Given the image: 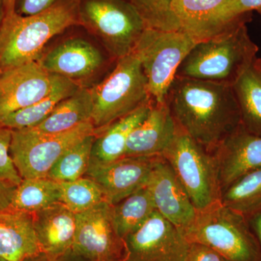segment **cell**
<instances>
[{"mask_svg": "<svg viewBox=\"0 0 261 261\" xmlns=\"http://www.w3.org/2000/svg\"><path fill=\"white\" fill-rule=\"evenodd\" d=\"M166 103L177 126L211 154L241 126L229 84L175 76Z\"/></svg>", "mask_w": 261, "mask_h": 261, "instance_id": "cell-1", "label": "cell"}, {"mask_svg": "<svg viewBox=\"0 0 261 261\" xmlns=\"http://www.w3.org/2000/svg\"><path fill=\"white\" fill-rule=\"evenodd\" d=\"M245 15L196 43L178 66L176 76L232 86L255 61L258 51L249 35Z\"/></svg>", "mask_w": 261, "mask_h": 261, "instance_id": "cell-2", "label": "cell"}, {"mask_svg": "<svg viewBox=\"0 0 261 261\" xmlns=\"http://www.w3.org/2000/svg\"><path fill=\"white\" fill-rule=\"evenodd\" d=\"M80 0H56L32 15H7L0 27V70L39 61L49 40L66 29L82 25Z\"/></svg>", "mask_w": 261, "mask_h": 261, "instance_id": "cell-3", "label": "cell"}, {"mask_svg": "<svg viewBox=\"0 0 261 261\" xmlns=\"http://www.w3.org/2000/svg\"><path fill=\"white\" fill-rule=\"evenodd\" d=\"M182 233L189 243L210 247L226 261H261L260 247L246 217L221 201L197 211L193 222Z\"/></svg>", "mask_w": 261, "mask_h": 261, "instance_id": "cell-4", "label": "cell"}, {"mask_svg": "<svg viewBox=\"0 0 261 261\" xmlns=\"http://www.w3.org/2000/svg\"><path fill=\"white\" fill-rule=\"evenodd\" d=\"M90 89L94 134L152 100L140 59L134 51L117 60L111 73Z\"/></svg>", "mask_w": 261, "mask_h": 261, "instance_id": "cell-5", "label": "cell"}, {"mask_svg": "<svg viewBox=\"0 0 261 261\" xmlns=\"http://www.w3.org/2000/svg\"><path fill=\"white\" fill-rule=\"evenodd\" d=\"M197 41L187 33L146 28L133 50L147 79L151 99L166 102L178 66Z\"/></svg>", "mask_w": 261, "mask_h": 261, "instance_id": "cell-6", "label": "cell"}, {"mask_svg": "<svg viewBox=\"0 0 261 261\" xmlns=\"http://www.w3.org/2000/svg\"><path fill=\"white\" fill-rule=\"evenodd\" d=\"M162 156L172 168L196 210H204L219 202L221 190L214 155L179 127Z\"/></svg>", "mask_w": 261, "mask_h": 261, "instance_id": "cell-7", "label": "cell"}, {"mask_svg": "<svg viewBox=\"0 0 261 261\" xmlns=\"http://www.w3.org/2000/svg\"><path fill=\"white\" fill-rule=\"evenodd\" d=\"M10 153L20 177H47L60 158L70 147L94 134L92 122L59 134H46L33 128L12 129Z\"/></svg>", "mask_w": 261, "mask_h": 261, "instance_id": "cell-8", "label": "cell"}, {"mask_svg": "<svg viewBox=\"0 0 261 261\" xmlns=\"http://www.w3.org/2000/svg\"><path fill=\"white\" fill-rule=\"evenodd\" d=\"M80 12L82 25L99 36L117 60L133 50L146 28L127 0H80Z\"/></svg>", "mask_w": 261, "mask_h": 261, "instance_id": "cell-9", "label": "cell"}, {"mask_svg": "<svg viewBox=\"0 0 261 261\" xmlns=\"http://www.w3.org/2000/svg\"><path fill=\"white\" fill-rule=\"evenodd\" d=\"M147 28L187 33L205 39L207 20L227 0H127Z\"/></svg>", "mask_w": 261, "mask_h": 261, "instance_id": "cell-10", "label": "cell"}, {"mask_svg": "<svg viewBox=\"0 0 261 261\" xmlns=\"http://www.w3.org/2000/svg\"><path fill=\"white\" fill-rule=\"evenodd\" d=\"M76 215L73 249L90 261H125L124 240L118 234L106 201Z\"/></svg>", "mask_w": 261, "mask_h": 261, "instance_id": "cell-11", "label": "cell"}, {"mask_svg": "<svg viewBox=\"0 0 261 261\" xmlns=\"http://www.w3.org/2000/svg\"><path fill=\"white\" fill-rule=\"evenodd\" d=\"M123 240L125 261H187L190 243L157 211Z\"/></svg>", "mask_w": 261, "mask_h": 261, "instance_id": "cell-12", "label": "cell"}, {"mask_svg": "<svg viewBox=\"0 0 261 261\" xmlns=\"http://www.w3.org/2000/svg\"><path fill=\"white\" fill-rule=\"evenodd\" d=\"M159 156H126L111 163L90 162L84 176L95 182L106 202L114 205L147 186Z\"/></svg>", "mask_w": 261, "mask_h": 261, "instance_id": "cell-13", "label": "cell"}, {"mask_svg": "<svg viewBox=\"0 0 261 261\" xmlns=\"http://www.w3.org/2000/svg\"><path fill=\"white\" fill-rule=\"evenodd\" d=\"M56 77L39 61L0 70V122L47 96Z\"/></svg>", "mask_w": 261, "mask_h": 261, "instance_id": "cell-14", "label": "cell"}, {"mask_svg": "<svg viewBox=\"0 0 261 261\" xmlns=\"http://www.w3.org/2000/svg\"><path fill=\"white\" fill-rule=\"evenodd\" d=\"M156 211L183 232L195 219L197 210L169 163L162 155L154 163L147 186Z\"/></svg>", "mask_w": 261, "mask_h": 261, "instance_id": "cell-15", "label": "cell"}, {"mask_svg": "<svg viewBox=\"0 0 261 261\" xmlns=\"http://www.w3.org/2000/svg\"><path fill=\"white\" fill-rule=\"evenodd\" d=\"M212 154L222 194L239 178L261 168V137L249 133L241 125Z\"/></svg>", "mask_w": 261, "mask_h": 261, "instance_id": "cell-16", "label": "cell"}, {"mask_svg": "<svg viewBox=\"0 0 261 261\" xmlns=\"http://www.w3.org/2000/svg\"><path fill=\"white\" fill-rule=\"evenodd\" d=\"M178 129L167 104L153 102L145 119L130 133L124 157L162 155Z\"/></svg>", "mask_w": 261, "mask_h": 261, "instance_id": "cell-17", "label": "cell"}, {"mask_svg": "<svg viewBox=\"0 0 261 261\" xmlns=\"http://www.w3.org/2000/svg\"><path fill=\"white\" fill-rule=\"evenodd\" d=\"M37 61L51 74L75 81L93 74L102 67L104 59L91 43L73 39L53 48Z\"/></svg>", "mask_w": 261, "mask_h": 261, "instance_id": "cell-18", "label": "cell"}, {"mask_svg": "<svg viewBox=\"0 0 261 261\" xmlns=\"http://www.w3.org/2000/svg\"><path fill=\"white\" fill-rule=\"evenodd\" d=\"M32 214L41 252L57 255L73 248L76 215L64 204L58 202Z\"/></svg>", "mask_w": 261, "mask_h": 261, "instance_id": "cell-19", "label": "cell"}, {"mask_svg": "<svg viewBox=\"0 0 261 261\" xmlns=\"http://www.w3.org/2000/svg\"><path fill=\"white\" fill-rule=\"evenodd\" d=\"M39 252L33 214L12 207L0 211V257L23 261Z\"/></svg>", "mask_w": 261, "mask_h": 261, "instance_id": "cell-20", "label": "cell"}, {"mask_svg": "<svg viewBox=\"0 0 261 261\" xmlns=\"http://www.w3.org/2000/svg\"><path fill=\"white\" fill-rule=\"evenodd\" d=\"M153 100L122 117L94 134L91 163H108L124 157L127 141L136 127L147 116Z\"/></svg>", "mask_w": 261, "mask_h": 261, "instance_id": "cell-21", "label": "cell"}, {"mask_svg": "<svg viewBox=\"0 0 261 261\" xmlns=\"http://www.w3.org/2000/svg\"><path fill=\"white\" fill-rule=\"evenodd\" d=\"M92 111L91 89L80 87L74 94L60 102L42 123L31 128L42 133H63L91 121Z\"/></svg>", "mask_w": 261, "mask_h": 261, "instance_id": "cell-22", "label": "cell"}, {"mask_svg": "<svg viewBox=\"0 0 261 261\" xmlns=\"http://www.w3.org/2000/svg\"><path fill=\"white\" fill-rule=\"evenodd\" d=\"M240 108L241 125L261 137V66L257 59L232 85Z\"/></svg>", "mask_w": 261, "mask_h": 261, "instance_id": "cell-23", "label": "cell"}, {"mask_svg": "<svg viewBox=\"0 0 261 261\" xmlns=\"http://www.w3.org/2000/svg\"><path fill=\"white\" fill-rule=\"evenodd\" d=\"M80 87L75 81L56 75L53 89L47 96L32 106L10 115L0 123L11 129L37 126L60 102L74 94Z\"/></svg>", "mask_w": 261, "mask_h": 261, "instance_id": "cell-24", "label": "cell"}, {"mask_svg": "<svg viewBox=\"0 0 261 261\" xmlns=\"http://www.w3.org/2000/svg\"><path fill=\"white\" fill-rule=\"evenodd\" d=\"M111 211L115 227L118 234L124 239L138 229L156 209L152 195L145 187L111 205Z\"/></svg>", "mask_w": 261, "mask_h": 261, "instance_id": "cell-25", "label": "cell"}, {"mask_svg": "<svg viewBox=\"0 0 261 261\" xmlns=\"http://www.w3.org/2000/svg\"><path fill=\"white\" fill-rule=\"evenodd\" d=\"M58 202H61L59 182L47 177L25 178L15 188L10 207L33 214Z\"/></svg>", "mask_w": 261, "mask_h": 261, "instance_id": "cell-26", "label": "cell"}, {"mask_svg": "<svg viewBox=\"0 0 261 261\" xmlns=\"http://www.w3.org/2000/svg\"><path fill=\"white\" fill-rule=\"evenodd\" d=\"M220 201L246 218L261 210V168L229 185L223 191Z\"/></svg>", "mask_w": 261, "mask_h": 261, "instance_id": "cell-27", "label": "cell"}, {"mask_svg": "<svg viewBox=\"0 0 261 261\" xmlns=\"http://www.w3.org/2000/svg\"><path fill=\"white\" fill-rule=\"evenodd\" d=\"M95 135H91L70 147L57 161L47 178L58 182L73 181L83 177L91 162Z\"/></svg>", "mask_w": 261, "mask_h": 261, "instance_id": "cell-28", "label": "cell"}, {"mask_svg": "<svg viewBox=\"0 0 261 261\" xmlns=\"http://www.w3.org/2000/svg\"><path fill=\"white\" fill-rule=\"evenodd\" d=\"M59 183L62 203L75 214L89 210L105 201L99 187L95 182L86 176L75 181Z\"/></svg>", "mask_w": 261, "mask_h": 261, "instance_id": "cell-29", "label": "cell"}, {"mask_svg": "<svg viewBox=\"0 0 261 261\" xmlns=\"http://www.w3.org/2000/svg\"><path fill=\"white\" fill-rule=\"evenodd\" d=\"M253 10L261 14V0H227L207 20L206 37L214 35L226 24Z\"/></svg>", "mask_w": 261, "mask_h": 261, "instance_id": "cell-30", "label": "cell"}, {"mask_svg": "<svg viewBox=\"0 0 261 261\" xmlns=\"http://www.w3.org/2000/svg\"><path fill=\"white\" fill-rule=\"evenodd\" d=\"M12 129L0 123V179L17 187L23 178L15 168L10 156Z\"/></svg>", "mask_w": 261, "mask_h": 261, "instance_id": "cell-31", "label": "cell"}, {"mask_svg": "<svg viewBox=\"0 0 261 261\" xmlns=\"http://www.w3.org/2000/svg\"><path fill=\"white\" fill-rule=\"evenodd\" d=\"M187 261H226L210 247L198 243H190Z\"/></svg>", "mask_w": 261, "mask_h": 261, "instance_id": "cell-32", "label": "cell"}, {"mask_svg": "<svg viewBox=\"0 0 261 261\" xmlns=\"http://www.w3.org/2000/svg\"><path fill=\"white\" fill-rule=\"evenodd\" d=\"M56 0H15V12L20 15H32L47 9Z\"/></svg>", "mask_w": 261, "mask_h": 261, "instance_id": "cell-33", "label": "cell"}, {"mask_svg": "<svg viewBox=\"0 0 261 261\" xmlns=\"http://www.w3.org/2000/svg\"><path fill=\"white\" fill-rule=\"evenodd\" d=\"M23 261H90L86 258L73 248L60 255H51L39 252L35 255L25 257Z\"/></svg>", "mask_w": 261, "mask_h": 261, "instance_id": "cell-34", "label": "cell"}, {"mask_svg": "<svg viewBox=\"0 0 261 261\" xmlns=\"http://www.w3.org/2000/svg\"><path fill=\"white\" fill-rule=\"evenodd\" d=\"M16 187L0 179V211L9 208Z\"/></svg>", "mask_w": 261, "mask_h": 261, "instance_id": "cell-35", "label": "cell"}, {"mask_svg": "<svg viewBox=\"0 0 261 261\" xmlns=\"http://www.w3.org/2000/svg\"><path fill=\"white\" fill-rule=\"evenodd\" d=\"M250 217L251 218L250 222H251L252 226L256 233L259 243L261 245V210L252 214Z\"/></svg>", "mask_w": 261, "mask_h": 261, "instance_id": "cell-36", "label": "cell"}, {"mask_svg": "<svg viewBox=\"0 0 261 261\" xmlns=\"http://www.w3.org/2000/svg\"><path fill=\"white\" fill-rule=\"evenodd\" d=\"M4 4L5 16L15 13V0H4Z\"/></svg>", "mask_w": 261, "mask_h": 261, "instance_id": "cell-37", "label": "cell"}, {"mask_svg": "<svg viewBox=\"0 0 261 261\" xmlns=\"http://www.w3.org/2000/svg\"><path fill=\"white\" fill-rule=\"evenodd\" d=\"M5 16L4 0H0V27Z\"/></svg>", "mask_w": 261, "mask_h": 261, "instance_id": "cell-38", "label": "cell"}, {"mask_svg": "<svg viewBox=\"0 0 261 261\" xmlns=\"http://www.w3.org/2000/svg\"><path fill=\"white\" fill-rule=\"evenodd\" d=\"M257 63H258V64L260 65L261 66V58H260V59H258V58H257Z\"/></svg>", "mask_w": 261, "mask_h": 261, "instance_id": "cell-39", "label": "cell"}, {"mask_svg": "<svg viewBox=\"0 0 261 261\" xmlns=\"http://www.w3.org/2000/svg\"><path fill=\"white\" fill-rule=\"evenodd\" d=\"M0 261H7V260H4V259L2 258V257H0Z\"/></svg>", "mask_w": 261, "mask_h": 261, "instance_id": "cell-40", "label": "cell"}]
</instances>
